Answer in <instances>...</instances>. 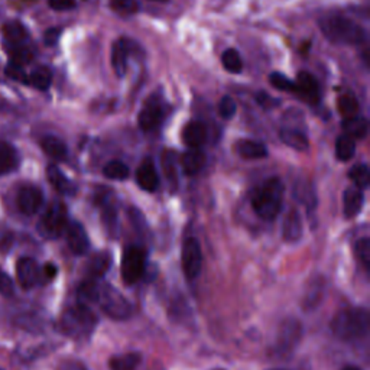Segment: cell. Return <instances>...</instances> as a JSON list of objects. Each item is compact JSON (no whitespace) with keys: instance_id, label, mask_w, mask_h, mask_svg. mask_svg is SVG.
Segmentation results:
<instances>
[{"instance_id":"23","label":"cell","mask_w":370,"mask_h":370,"mask_svg":"<svg viewBox=\"0 0 370 370\" xmlns=\"http://www.w3.org/2000/svg\"><path fill=\"white\" fill-rule=\"evenodd\" d=\"M343 130H345V135L353 138V139H363L367 136L369 132V123L365 117L362 116H352L346 117L341 123Z\"/></svg>"},{"instance_id":"49","label":"cell","mask_w":370,"mask_h":370,"mask_svg":"<svg viewBox=\"0 0 370 370\" xmlns=\"http://www.w3.org/2000/svg\"><path fill=\"white\" fill-rule=\"evenodd\" d=\"M343 370H362V369H359V367H356V366H346L345 369H343Z\"/></svg>"},{"instance_id":"16","label":"cell","mask_w":370,"mask_h":370,"mask_svg":"<svg viewBox=\"0 0 370 370\" xmlns=\"http://www.w3.org/2000/svg\"><path fill=\"white\" fill-rule=\"evenodd\" d=\"M47 177H48L49 184L58 193L65 194V195H73V194H75V190H77L75 185L70 181V178L67 175H65L57 165H54V164L48 165V168H47Z\"/></svg>"},{"instance_id":"35","label":"cell","mask_w":370,"mask_h":370,"mask_svg":"<svg viewBox=\"0 0 370 370\" xmlns=\"http://www.w3.org/2000/svg\"><path fill=\"white\" fill-rule=\"evenodd\" d=\"M338 110L343 114V117H352L356 116L359 112V101L352 92H346L338 99Z\"/></svg>"},{"instance_id":"1","label":"cell","mask_w":370,"mask_h":370,"mask_svg":"<svg viewBox=\"0 0 370 370\" xmlns=\"http://www.w3.org/2000/svg\"><path fill=\"white\" fill-rule=\"evenodd\" d=\"M284 193L285 188L280 178L273 177L262 182L252 195V207L255 213L263 220H275L276 216L281 213Z\"/></svg>"},{"instance_id":"9","label":"cell","mask_w":370,"mask_h":370,"mask_svg":"<svg viewBox=\"0 0 370 370\" xmlns=\"http://www.w3.org/2000/svg\"><path fill=\"white\" fill-rule=\"evenodd\" d=\"M16 204L21 213L26 216H34L41 210L44 204V194L41 188H38L36 185L25 184L18 191Z\"/></svg>"},{"instance_id":"27","label":"cell","mask_w":370,"mask_h":370,"mask_svg":"<svg viewBox=\"0 0 370 370\" xmlns=\"http://www.w3.org/2000/svg\"><path fill=\"white\" fill-rule=\"evenodd\" d=\"M142 358L139 353H125L110 359V370H136Z\"/></svg>"},{"instance_id":"3","label":"cell","mask_w":370,"mask_h":370,"mask_svg":"<svg viewBox=\"0 0 370 370\" xmlns=\"http://www.w3.org/2000/svg\"><path fill=\"white\" fill-rule=\"evenodd\" d=\"M370 319L369 312L362 308L341 310L332 321V332L340 340H360L369 334Z\"/></svg>"},{"instance_id":"47","label":"cell","mask_w":370,"mask_h":370,"mask_svg":"<svg viewBox=\"0 0 370 370\" xmlns=\"http://www.w3.org/2000/svg\"><path fill=\"white\" fill-rule=\"evenodd\" d=\"M57 267L52 265V263H47V265L41 269V276H44L47 281H51L54 280V278L57 276Z\"/></svg>"},{"instance_id":"18","label":"cell","mask_w":370,"mask_h":370,"mask_svg":"<svg viewBox=\"0 0 370 370\" xmlns=\"http://www.w3.org/2000/svg\"><path fill=\"white\" fill-rule=\"evenodd\" d=\"M206 165V155L200 149L191 148L181 156V168L185 175H195Z\"/></svg>"},{"instance_id":"24","label":"cell","mask_w":370,"mask_h":370,"mask_svg":"<svg viewBox=\"0 0 370 370\" xmlns=\"http://www.w3.org/2000/svg\"><path fill=\"white\" fill-rule=\"evenodd\" d=\"M41 148L48 156L52 158V160H57V161H64L69 155L67 145H65L57 136H45V138H42Z\"/></svg>"},{"instance_id":"51","label":"cell","mask_w":370,"mask_h":370,"mask_svg":"<svg viewBox=\"0 0 370 370\" xmlns=\"http://www.w3.org/2000/svg\"><path fill=\"white\" fill-rule=\"evenodd\" d=\"M0 370H2V369H0Z\"/></svg>"},{"instance_id":"14","label":"cell","mask_w":370,"mask_h":370,"mask_svg":"<svg viewBox=\"0 0 370 370\" xmlns=\"http://www.w3.org/2000/svg\"><path fill=\"white\" fill-rule=\"evenodd\" d=\"M164 121V110L160 103H148L139 113V126L142 130L149 132L156 129Z\"/></svg>"},{"instance_id":"5","label":"cell","mask_w":370,"mask_h":370,"mask_svg":"<svg viewBox=\"0 0 370 370\" xmlns=\"http://www.w3.org/2000/svg\"><path fill=\"white\" fill-rule=\"evenodd\" d=\"M97 302L101 310L113 320H126L132 314L130 302L109 284L100 285Z\"/></svg>"},{"instance_id":"39","label":"cell","mask_w":370,"mask_h":370,"mask_svg":"<svg viewBox=\"0 0 370 370\" xmlns=\"http://www.w3.org/2000/svg\"><path fill=\"white\" fill-rule=\"evenodd\" d=\"M269 82L276 90L294 91V82L289 80V78L282 73H272L269 75Z\"/></svg>"},{"instance_id":"28","label":"cell","mask_w":370,"mask_h":370,"mask_svg":"<svg viewBox=\"0 0 370 370\" xmlns=\"http://www.w3.org/2000/svg\"><path fill=\"white\" fill-rule=\"evenodd\" d=\"M112 263V256L108 252H100L95 255L90 260L88 265V278H95V280H99L106 272L109 271Z\"/></svg>"},{"instance_id":"12","label":"cell","mask_w":370,"mask_h":370,"mask_svg":"<svg viewBox=\"0 0 370 370\" xmlns=\"http://www.w3.org/2000/svg\"><path fill=\"white\" fill-rule=\"evenodd\" d=\"M65 236H67V243L73 254L84 255L87 252L90 247V241L82 223L69 221V226L65 229Z\"/></svg>"},{"instance_id":"29","label":"cell","mask_w":370,"mask_h":370,"mask_svg":"<svg viewBox=\"0 0 370 370\" xmlns=\"http://www.w3.org/2000/svg\"><path fill=\"white\" fill-rule=\"evenodd\" d=\"M3 34L9 44H22L28 39V31H26L25 26L18 21H12L6 23L3 26Z\"/></svg>"},{"instance_id":"6","label":"cell","mask_w":370,"mask_h":370,"mask_svg":"<svg viewBox=\"0 0 370 370\" xmlns=\"http://www.w3.org/2000/svg\"><path fill=\"white\" fill-rule=\"evenodd\" d=\"M69 226V211L61 201H52L39 221V232L48 239H58Z\"/></svg>"},{"instance_id":"41","label":"cell","mask_w":370,"mask_h":370,"mask_svg":"<svg viewBox=\"0 0 370 370\" xmlns=\"http://www.w3.org/2000/svg\"><path fill=\"white\" fill-rule=\"evenodd\" d=\"M236 103L232 97L229 96H224L220 99V103H219V113L223 119H226V121H229V119H232L234 114H236Z\"/></svg>"},{"instance_id":"34","label":"cell","mask_w":370,"mask_h":370,"mask_svg":"<svg viewBox=\"0 0 370 370\" xmlns=\"http://www.w3.org/2000/svg\"><path fill=\"white\" fill-rule=\"evenodd\" d=\"M29 83L38 90H48L52 83V73L48 67H38L29 75Z\"/></svg>"},{"instance_id":"42","label":"cell","mask_w":370,"mask_h":370,"mask_svg":"<svg viewBox=\"0 0 370 370\" xmlns=\"http://www.w3.org/2000/svg\"><path fill=\"white\" fill-rule=\"evenodd\" d=\"M13 293H15V285H13L10 276L0 268V295L9 298Z\"/></svg>"},{"instance_id":"37","label":"cell","mask_w":370,"mask_h":370,"mask_svg":"<svg viewBox=\"0 0 370 370\" xmlns=\"http://www.w3.org/2000/svg\"><path fill=\"white\" fill-rule=\"evenodd\" d=\"M8 51H9V54L15 64L22 65V64H26L32 60V52L28 48L22 47L21 44H9Z\"/></svg>"},{"instance_id":"2","label":"cell","mask_w":370,"mask_h":370,"mask_svg":"<svg viewBox=\"0 0 370 370\" xmlns=\"http://www.w3.org/2000/svg\"><path fill=\"white\" fill-rule=\"evenodd\" d=\"M320 29L324 36L334 44L360 45L367 41V32L352 19L345 16H328L320 22Z\"/></svg>"},{"instance_id":"20","label":"cell","mask_w":370,"mask_h":370,"mask_svg":"<svg viewBox=\"0 0 370 370\" xmlns=\"http://www.w3.org/2000/svg\"><path fill=\"white\" fill-rule=\"evenodd\" d=\"M236 152L241 158H245V160H262V158L268 156V149L265 145L250 139H242L237 142Z\"/></svg>"},{"instance_id":"4","label":"cell","mask_w":370,"mask_h":370,"mask_svg":"<svg viewBox=\"0 0 370 370\" xmlns=\"http://www.w3.org/2000/svg\"><path fill=\"white\" fill-rule=\"evenodd\" d=\"M97 325V317L91 311L88 306L77 302L75 306L65 310L60 319L61 332L73 338H86L88 337Z\"/></svg>"},{"instance_id":"13","label":"cell","mask_w":370,"mask_h":370,"mask_svg":"<svg viewBox=\"0 0 370 370\" xmlns=\"http://www.w3.org/2000/svg\"><path fill=\"white\" fill-rule=\"evenodd\" d=\"M136 182L143 191L153 193L160 187V175L151 158H145L136 171Z\"/></svg>"},{"instance_id":"11","label":"cell","mask_w":370,"mask_h":370,"mask_svg":"<svg viewBox=\"0 0 370 370\" xmlns=\"http://www.w3.org/2000/svg\"><path fill=\"white\" fill-rule=\"evenodd\" d=\"M294 91H297L308 103H319L321 99L319 83H317L315 77L307 71H301L297 75V80L294 82Z\"/></svg>"},{"instance_id":"15","label":"cell","mask_w":370,"mask_h":370,"mask_svg":"<svg viewBox=\"0 0 370 370\" xmlns=\"http://www.w3.org/2000/svg\"><path fill=\"white\" fill-rule=\"evenodd\" d=\"M365 203V194L358 187H349L343 194V210L347 219H353L360 213Z\"/></svg>"},{"instance_id":"30","label":"cell","mask_w":370,"mask_h":370,"mask_svg":"<svg viewBox=\"0 0 370 370\" xmlns=\"http://www.w3.org/2000/svg\"><path fill=\"white\" fill-rule=\"evenodd\" d=\"M356 153V143L354 139L347 136V135H341L336 140V156L340 161L346 162L350 161L352 158Z\"/></svg>"},{"instance_id":"50","label":"cell","mask_w":370,"mask_h":370,"mask_svg":"<svg viewBox=\"0 0 370 370\" xmlns=\"http://www.w3.org/2000/svg\"><path fill=\"white\" fill-rule=\"evenodd\" d=\"M152 2H160V3H165L168 0H152Z\"/></svg>"},{"instance_id":"33","label":"cell","mask_w":370,"mask_h":370,"mask_svg":"<svg viewBox=\"0 0 370 370\" xmlns=\"http://www.w3.org/2000/svg\"><path fill=\"white\" fill-rule=\"evenodd\" d=\"M349 177L350 180L353 181L354 187H358L360 190H365L369 187V182H370V171H369V166L366 164H359V165H354L350 173H349Z\"/></svg>"},{"instance_id":"7","label":"cell","mask_w":370,"mask_h":370,"mask_svg":"<svg viewBox=\"0 0 370 370\" xmlns=\"http://www.w3.org/2000/svg\"><path fill=\"white\" fill-rule=\"evenodd\" d=\"M147 268V250L140 246H129L122 258V278L127 285L136 284Z\"/></svg>"},{"instance_id":"44","label":"cell","mask_w":370,"mask_h":370,"mask_svg":"<svg viewBox=\"0 0 370 370\" xmlns=\"http://www.w3.org/2000/svg\"><path fill=\"white\" fill-rule=\"evenodd\" d=\"M48 5L57 12H65L75 8V0H48Z\"/></svg>"},{"instance_id":"21","label":"cell","mask_w":370,"mask_h":370,"mask_svg":"<svg viewBox=\"0 0 370 370\" xmlns=\"http://www.w3.org/2000/svg\"><path fill=\"white\" fill-rule=\"evenodd\" d=\"M19 165V156L16 149L10 143L0 140V177L10 174Z\"/></svg>"},{"instance_id":"36","label":"cell","mask_w":370,"mask_h":370,"mask_svg":"<svg viewBox=\"0 0 370 370\" xmlns=\"http://www.w3.org/2000/svg\"><path fill=\"white\" fill-rule=\"evenodd\" d=\"M175 155L166 152L162 158V166H164V174L165 178L168 180L171 188L177 187V168H175Z\"/></svg>"},{"instance_id":"40","label":"cell","mask_w":370,"mask_h":370,"mask_svg":"<svg viewBox=\"0 0 370 370\" xmlns=\"http://www.w3.org/2000/svg\"><path fill=\"white\" fill-rule=\"evenodd\" d=\"M356 249V255H358L359 260L363 263L365 268H369L370 265V241L367 237H363L354 246Z\"/></svg>"},{"instance_id":"32","label":"cell","mask_w":370,"mask_h":370,"mask_svg":"<svg viewBox=\"0 0 370 370\" xmlns=\"http://www.w3.org/2000/svg\"><path fill=\"white\" fill-rule=\"evenodd\" d=\"M103 174L109 180L123 181L129 177V166L122 161H110L104 165Z\"/></svg>"},{"instance_id":"46","label":"cell","mask_w":370,"mask_h":370,"mask_svg":"<svg viewBox=\"0 0 370 370\" xmlns=\"http://www.w3.org/2000/svg\"><path fill=\"white\" fill-rule=\"evenodd\" d=\"M256 100H258V103L262 106V108H267V109L275 108V106H276L278 103H280V101H276L275 99H272L271 96L265 95V92H263V91L259 92L258 97H256Z\"/></svg>"},{"instance_id":"45","label":"cell","mask_w":370,"mask_h":370,"mask_svg":"<svg viewBox=\"0 0 370 370\" xmlns=\"http://www.w3.org/2000/svg\"><path fill=\"white\" fill-rule=\"evenodd\" d=\"M61 36V29L60 28H51L45 32V36H44V41L48 47H54L57 42H58V39Z\"/></svg>"},{"instance_id":"25","label":"cell","mask_w":370,"mask_h":370,"mask_svg":"<svg viewBox=\"0 0 370 370\" xmlns=\"http://www.w3.org/2000/svg\"><path fill=\"white\" fill-rule=\"evenodd\" d=\"M281 140L288 145L289 148H293L295 151H307L310 147L308 138L306 136V134H302L301 130L298 129H291V127H285L281 130Z\"/></svg>"},{"instance_id":"8","label":"cell","mask_w":370,"mask_h":370,"mask_svg":"<svg viewBox=\"0 0 370 370\" xmlns=\"http://www.w3.org/2000/svg\"><path fill=\"white\" fill-rule=\"evenodd\" d=\"M181 260H182V271L184 275L188 278V280H194L198 276L201 271L203 265V255H201V247L194 237H188L185 239L182 245V254H181Z\"/></svg>"},{"instance_id":"26","label":"cell","mask_w":370,"mask_h":370,"mask_svg":"<svg viewBox=\"0 0 370 370\" xmlns=\"http://www.w3.org/2000/svg\"><path fill=\"white\" fill-rule=\"evenodd\" d=\"M99 289L100 284L97 282V280H95V278H87V280L83 281L77 289L78 302L84 304V306H90V304L97 302Z\"/></svg>"},{"instance_id":"31","label":"cell","mask_w":370,"mask_h":370,"mask_svg":"<svg viewBox=\"0 0 370 370\" xmlns=\"http://www.w3.org/2000/svg\"><path fill=\"white\" fill-rule=\"evenodd\" d=\"M221 64L223 67L226 69L229 73H233V74H239L243 69V61H242V57L239 52H237L236 49L233 48H229L226 49L221 54Z\"/></svg>"},{"instance_id":"38","label":"cell","mask_w":370,"mask_h":370,"mask_svg":"<svg viewBox=\"0 0 370 370\" xmlns=\"http://www.w3.org/2000/svg\"><path fill=\"white\" fill-rule=\"evenodd\" d=\"M110 6L121 15H135L139 10L138 0H110Z\"/></svg>"},{"instance_id":"43","label":"cell","mask_w":370,"mask_h":370,"mask_svg":"<svg viewBox=\"0 0 370 370\" xmlns=\"http://www.w3.org/2000/svg\"><path fill=\"white\" fill-rule=\"evenodd\" d=\"M5 71L10 78H13V80H18V82H22V83H29V77H26L25 71L22 70V67L19 64H15V62L9 64Z\"/></svg>"},{"instance_id":"10","label":"cell","mask_w":370,"mask_h":370,"mask_svg":"<svg viewBox=\"0 0 370 370\" xmlns=\"http://www.w3.org/2000/svg\"><path fill=\"white\" fill-rule=\"evenodd\" d=\"M16 276L23 289H32L41 281V268L32 258H21L16 263Z\"/></svg>"},{"instance_id":"17","label":"cell","mask_w":370,"mask_h":370,"mask_svg":"<svg viewBox=\"0 0 370 370\" xmlns=\"http://www.w3.org/2000/svg\"><path fill=\"white\" fill-rule=\"evenodd\" d=\"M182 140L190 148H200L207 140V127L201 122H190L182 130Z\"/></svg>"},{"instance_id":"19","label":"cell","mask_w":370,"mask_h":370,"mask_svg":"<svg viewBox=\"0 0 370 370\" xmlns=\"http://www.w3.org/2000/svg\"><path fill=\"white\" fill-rule=\"evenodd\" d=\"M284 239L288 243H295L301 239L302 236V221L301 216L297 210H291L285 216L284 226H282Z\"/></svg>"},{"instance_id":"48","label":"cell","mask_w":370,"mask_h":370,"mask_svg":"<svg viewBox=\"0 0 370 370\" xmlns=\"http://www.w3.org/2000/svg\"><path fill=\"white\" fill-rule=\"evenodd\" d=\"M61 370H87V369L77 362H65L61 366Z\"/></svg>"},{"instance_id":"22","label":"cell","mask_w":370,"mask_h":370,"mask_svg":"<svg viewBox=\"0 0 370 370\" xmlns=\"http://www.w3.org/2000/svg\"><path fill=\"white\" fill-rule=\"evenodd\" d=\"M127 56H129L127 41H125V39H119L112 48V65L117 77H123L126 74Z\"/></svg>"}]
</instances>
